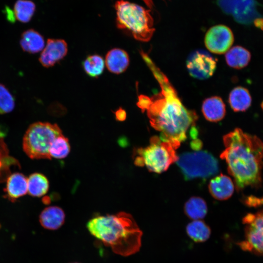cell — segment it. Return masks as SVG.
<instances>
[{
  "mask_svg": "<svg viewBox=\"0 0 263 263\" xmlns=\"http://www.w3.org/2000/svg\"><path fill=\"white\" fill-rule=\"evenodd\" d=\"M141 54L158 82L160 91L149 96H138L136 105L142 112H146L151 126L160 132V138L177 148L185 141L188 133L197 139L198 131L195 112L186 108L167 76L143 52Z\"/></svg>",
  "mask_w": 263,
  "mask_h": 263,
  "instance_id": "1",
  "label": "cell"
},
{
  "mask_svg": "<svg viewBox=\"0 0 263 263\" xmlns=\"http://www.w3.org/2000/svg\"><path fill=\"white\" fill-rule=\"evenodd\" d=\"M225 149L220 155L237 190L260 188L263 182V142L258 136L236 128L223 136Z\"/></svg>",
  "mask_w": 263,
  "mask_h": 263,
  "instance_id": "2",
  "label": "cell"
},
{
  "mask_svg": "<svg viewBox=\"0 0 263 263\" xmlns=\"http://www.w3.org/2000/svg\"><path fill=\"white\" fill-rule=\"evenodd\" d=\"M87 227L92 235L120 255H132L141 247L142 232L129 213L96 216Z\"/></svg>",
  "mask_w": 263,
  "mask_h": 263,
  "instance_id": "3",
  "label": "cell"
},
{
  "mask_svg": "<svg viewBox=\"0 0 263 263\" xmlns=\"http://www.w3.org/2000/svg\"><path fill=\"white\" fill-rule=\"evenodd\" d=\"M117 27L135 39L149 41L155 31L151 10L125 0H118L114 4Z\"/></svg>",
  "mask_w": 263,
  "mask_h": 263,
  "instance_id": "4",
  "label": "cell"
},
{
  "mask_svg": "<svg viewBox=\"0 0 263 263\" xmlns=\"http://www.w3.org/2000/svg\"><path fill=\"white\" fill-rule=\"evenodd\" d=\"M62 134L61 130L56 124L34 123L29 126L24 135L23 150L32 159H51L50 147L55 138Z\"/></svg>",
  "mask_w": 263,
  "mask_h": 263,
  "instance_id": "5",
  "label": "cell"
},
{
  "mask_svg": "<svg viewBox=\"0 0 263 263\" xmlns=\"http://www.w3.org/2000/svg\"><path fill=\"white\" fill-rule=\"evenodd\" d=\"M177 149L174 145L162 140L159 137H152L149 146L137 150L135 164L145 166L150 171L161 173L177 161Z\"/></svg>",
  "mask_w": 263,
  "mask_h": 263,
  "instance_id": "6",
  "label": "cell"
},
{
  "mask_svg": "<svg viewBox=\"0 0 263 263\" xmlns=\"http://www.w3.org/2000/svg\"><path fill=\"white\" fill-rule=\"evenodd\" d=\"M178 157L176 164L186 180L207 178L219 171L218 160L207 151L184 152Z\"/></svg>",
  "mask_w": 263,
  "mask_h": 263,
  "instance_id": "7",
  "label": "cell"
},
{
  "mask_svg": "<svg viewBox=\"0 0 263 263\" xmlns=\"http://www.w3.org/2000/svg\"><path fill=\"white\" fill-rule=\"evenodd\" d=\"M244 240L238 243L242 250L263 256V209L247 213L242 220Z\"/></svg>",
  "mask_w": 263,
  "mask_h": 263,
  "instance_id": "8",
  "label": "cell"
},
{
  "mask_svg": "<svg viewBox=\"0 0 263 263\" xmlns=\"http://www.w3.org/2000/svg\"><path fill=\"white\" fill-rule=\"evenodd\" d=\"M216 3L224 13L241 24L251 25L256 19L262 17L256 0H217Z\"/></svg>",
  "mask_w": 263,
  "mask_h": 263,
  "instance_id": "9",
  "label": "cell"
},
{
  "mask_svg": "<svg viewBox=\"0 0 263 263\" xmlns=\"http://www.w3.org/2000/svg\"><path fill=\"white\" fill-rule=\"evenodd\" d=\"M216 59L210 53L203 50L191 53L187 60V68L193 77L204 80L210 77L216 68Z\"/></svg>",
  "mask_w": 263,
  "mask_h": 263,
  "instance_id": "10",
  "label": "cell"
},
{
  "mask_svg": "<svg viewBox=\"0 0 263 263\" xmlns=\"http://www.w3.org/2000/svg\"><path fill=\"white\" fill-rule=\"evenodd\" d=\"M232 31L227 26L219 24L210 27L207 32L204 39L207 50L215 54L227 52L234 42Z\"/></svg>",
  "mask_w": 263,
  "mask_h": 263,
  "instance_id": "11",
  "label": "cell"
},
{
  "mask_svg": "<svg viewBox=\"0 0 263 263\" xmlns=\"http://www.w3.org/2000/svg\"><path fill=\"white\" fill-rule=\"evenodd\" d=\"M67 52L68 46L64 40L49 38L40 55L39 61L43 66L49 68L63 59Z\"/></svg>",
  "mask_w": 263,
  "mask_h": 263,
  "instance_id": "12",
  "label": "cell"
},
{
  "mask_svg": "<svg viewBox=\"0 0 263 263\" xmlns=\"http://www.w3.org/2000/svg\"><path fill=\"white\" fill-rule=\"evenodd\" d=\"M5 181V196L9 201L14 202L27 193V178L21 173L11 174Z\"/></svg>",
  "mask_w": 263,
  "mask_h": 263,
  "instance_id": "13",
  "label": "cell"
},
{
  "mask_svg": "<svg viewBox=\"0 0 263 263\" xmlns=\"http://www.w3.org/2000/svg\"><path fill=\"white\" fill-rule=\"evenodd\" d=\"M235 185L231 179L227 175L221 174L212 179L208 188L211 195L219 200H225L233 194Z\"/></svg>",
  "mask_w": 263,
  "mask_h": 263,
  "instance_id": "14",
  "label": "cell"
},
{
  "mask_svg": "<svg viewBox=\"0 0 263 263\" xmlns=\"http://www.w3.org/2000/svg\"><path fill=\"white\" fill-rule=\"evenodd\" d=\"M130 63L128 53L120 48L110 50L106 54L105 64L108 70L111 73L119 74L127 69Z\"/></svg>",
  "mask_w": 263,
  "mask_h": 263,
  "instance_id": "15",
  "label": "cell"
},
{
  "mask_svg": "<svg viewBox=\"0 0 263 263\" xmlns=\"http://www.w3.org/2000/svg\"><path fill=\"white\" fill-rule=\"evenodd\" d=\"M202 112L205 118L209 121L217 122L225 115V104L222 99L217 96L206 99L203 102Z\"/></svg>",
  "mask_w": 263,
  "mask_h": 263,
  "instance_id": "16",
  "label": "cell"
},
{
  "mask_svg": "<svg viewBox=\"0 0 263 263\" xmlns=\"http://www.w3.org/2000/svg\"><path fill=\"white\" fill-rule=\"evenodd\" d=\"M63 210L56 206L46 207L41 212L39 220L41 225L45 228L56 230L60 227L65 221Z\"/></svg>",
  "mask_w": 263,
  "mask_h": 263,
  "instance_id": "17",
  "label": "cell"
},
{
  "mask_svg": "<svg viewBox=\"0 0 263 263\" xmlns=\"http://www.w3.org/2000/svg\"><path fill=\"white\" fill-rule=\"evenodd\" d=\"M228 102L233 111L245 112L251 106L252 97L246 88L238 86L233 89L229 93Z\"/></svg>",
  "mask_w": 263,
  "mask_h": 263,
  "instance_id": "18",
  "label": "cell"
},
{
  "mask_svg": "<svg viewBox=\"0 0 263 263\" xmlns=\"http://www.w3.org/2000/svg\"><path fill=\"white\" fill-rule=\"evenodd\" d=\"M251 58L250 52L241 46L232 47L226 52L225 55L227 64L236 69H241L245 67L249 64Z\"/></svg>",
  "mask_w": 263,
  "mask_h": 263,
  "instance_id": "19",
  "label": "cell"
},
{
  "mask_svg": "<svg viewBox=\"0 0 263 263\" xmlns=\"http://www.w3.org/2000/svg\"><path fill=\"white\" fill-rule=\"evenodd\" d=\"M20 44L24 51L35 54L43 50L45 42L43 37L38 32L31 29L22 34Z\"/></svg>",
  "mask_w": 263,
  "mask_h": 263,
  "instance_id": "20",
  "label": "cell"
},
{
  "mask_svg": "<svg viewBox=\"0 0 263 263\" xmlns=\"http://www.w3.org/2000/svg\"><path fill=\"white\" fill-rule=\"evenodd\" d=\"M28 192L33 197H39L45 195L49 189V181L40 173L31 174L27 178Z\"/></svg>",
  "mask_w": 263,
  "mask_h": 263,
  "instance_id": "21",
  "label": "cell"
},
{
  "mask_svg": "<svg viewBox=\"0 0 263 263\" xmlns=\"http://www.w3.org/2000/svg\"><path fill=\"white\" fill-rule=\"evenodd\" d=\"M184 211L190 219L194 220H199L206 215L207 211V205L202 198L193 197L186 203Z\"/></svg>",
  "mask_w": 263,
  "mask_h": 263,
  "instance_id": "22",
  "label": "cell"
},
{
  "mask_svg": "<svg viewBox=\"0 0 263 263\" xmlns=\"http://www.w3.org/2000/svg\"><path fill=\"white\" fill-rule=\"evenodd\" d=\"M188 235L195 242L202 243L210 237V227L203 221L196 220L189 223L186 227Z\"/></svg>",
  "mask_w": 263,
  "mask_h": 263,
  "instance_id": "23",
  "label": "cell"
},
{
  "mask_svg": "<svg viewBox=\"0 0 263 263\" xmlns=\"http://www.w3.org/2000/svg\"><path fill=\"white\" fill-rule=\"evenodd\" d=\"M13 10L16 19L27 23L30 21L35 13L36 5L30 0H18L14 4Z\"/></svg>",
  "mask_w": 263,
  "mask_h": 263,
  "instance_id": "24",
  "label": "cell"
},
{
  "mask_svg": "<svg viewBox=\"0 0 263 263\" xmlns=\"http://www.w3.org/2000/svg\"><path fill=\"white\" fill-rule=\"evenodd\" d=\"M82 67L89 76L97 77L104 71L105 62L101 56L94 54L86 57L82 62Z\"/></svg>",
  "mask_w": 263,
  "mask_h": 263,
  "instance_id": "25",
  "label": "cell"
},
{
  "mask_svg": "<svg viewBox=\"0 0 263 263\" xmlns=\"http://www.w3.org/2000/svg\"><path fill=\"white\" fill-rule=\"evenodd\" d=\"M70 151V146L68 139L63 134L55 138L49 149L50 157L57 159L65 158Z\"/></svg>",
  "mask_w": 263,
  "mask_h": 263,
  "instance_id": "26",
  "label": "cell"
},
{
  "mask_svg": "<svg viewBox=\"0 0 263 263\" xmlns=\"http://www.w3.org/2000/svg\"><path fill=\"white\" fill-rule=\"evenodd\" d=\"M14 99L3 85L0 84V114L9 113L15 108Z\"/></svg>",
  "mask_w": 263,
  "mask_h": 263,
  "instance_id": "27",
  "label": "cell"
},
{
  "mask_svg": "<svg viewBox=\"0 0 263 263\" xmlns=\"http://www.w3.org/2000/svg\"><path fill=\"white\" fill-rule=\"evenodd\" d=\"M243 202L249 207H259L263 206V197H259L253 195L245 196Z\"/></svg>",
  "mask_w": 263,
  "mask_h": 263,
  "instance_id": "28",
  "label": "cell"
},
{
  "mask_svg": "<svg viewBox=\"0 0 263 263\" xmlns=\"http://www.w3.org/2000/svg\"><path fill=\"white\" fill-rule=\"evenodd\" d=\"M115 118L120 121H124L126 117V113L121 108H119L115 112Z\"/></svg>",
  "mask_w": 263,
  "mask_h": 263,
  "instance_id": "29",
  "label": "cell"
},
{
  "mask_svg": "<svg viewBox=\"0 0 263 263\" xmlns=\"http://www.w3.org/2000/svg\"><path fill=\"white\" fill-rule=\"evenodd\" d=\"M253 23L257 28L263 31V18L262 17L256 19Z\"/></svg>",
  "mask_w": 263,
  "mask_h": 263,
  "instance_id": "30",
  "label": "cell"
},
{
  "mask_svg": "<svg viewBox=\"0 0 263 263\" xmlns=\"http://www.w3.org/2000/svg\"><path fill=\"white\" fill-rule=\"evenodd\" d=\"M147 6L148 9L150 10L153 9L154 5L153 2V0H141Z\"/></svg>",
  "mask_w": 263,
  "mask_h": 263,
  "instance_id": "31",
  "label": "cell"
},
{
  "mask_svg": "<svg viewBox=\"0 0 263 263\" xmlns=\"http://www.w3.org/2000/svg\"><path fill=\"white\" fill-rule=\"evenodd\" d=\"M261 107L262 110L263 111V100L261 103Z\"/></svg>",
  "mask_w": 263,
  "mask_h": 263,
  "instance_id": "32",
  "label": "cell"
},
{
  "mask_svg": "<svg viewBox=\"0 0 263 263\" xmlns=\"http://www.w3.org/2000/svg\"><path fill=\"white\" fill-rule=\"evenodd\" d=\"M1 166V162L0 161V168Z\"/></svg>",
  "mask_w": 263,
  "mask_h": 263,
  "instance_id": "33",
  "label": "cell"
}]
</instances>
